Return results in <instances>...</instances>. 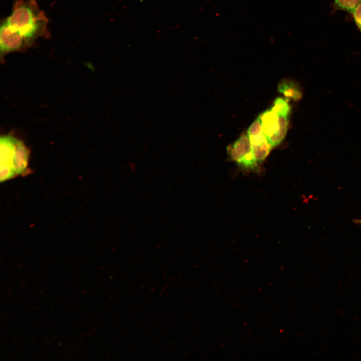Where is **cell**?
<instances>
[{
	"label": "cell",
	"mask_w": 361,
	"mask_h": 361,
	"mask_svg": "<svg viewBox=\"0 0 361 361\" xmlns=\"http://www.w3.org/2000/svg\"><path fill=\"white\" fill-rule=\"evenodd\" d=\"M5 20L32 45L38 39L49 36L48 19L37 0H16Z\"/></svg>",
	"instance_id": "6da1fadb"
},
{
	"label": "cell",
	"mask_w": 361,
	"mask_h": 361,
	"mask_svg": "<svg viewBox=\"0 0 361 361\" xmlns=\"http://www.w3.org/2000/svg\"><path fill=\"white\" fill-rule=\"evenodd\" d=\"M263 132L273 147L285 138L288 126L287 115L279 114L272 107L260 114Z\"/></svg>",
	"instance_id": "7a4b0ae2"
},
{
	"label": "cell",
	"mask_w": 361,
	"mask_h": 361,
	"mask_svg": "<svg viewBox=\"0 0 361 361\" xmlns=\"http://www.w3.org/2000/svg\"><path fill=\"white\" fill-rule=\"evenodd\" d=\"M228 150L230 157L238 164L246 168L257 169L258 162L247 133L240 136Z\"/></svg>",
	"instance_id": "3957f363"
},
{
	"label": "cell",
	"mask_w": 361,
	"mask_h": 361,
	"mask_svg": "<svg viewBox=\"0 0 361 361\" xmlns=\"http://www.w3.org/2000/svg\"><path fill=\"white\" fill-rule=\"evenodd\" d=\"M0 27L1 57L8 53L24 51L32 46L25 38L12 28L4 19Z\"/></svg>",
	"instance_id": "277c9868"
},
{
	"label": "cell",
	"mask_w": 361,
	"mask_h": 361,
	"mask_svg": "<svg viewBox=\"0 0 361 361\" xmlns=\"http://www.w3.org/2000/svg\"><path fill=\"white\" fill-rule=\"evenodd\" d=\"M247 134L257 162L264 161L273 147L263 132L260 115L250 125Z\"/></svg>",
	"instance_id": "5b68a950"
},
{
	"label": "cell",
	"mask_w": 361,
	"mask_h": 361,
	"mask_svg": "<svg viewBox=\"0 0 361 361\" xmlns=\"http://www.w3.org/2000/svg\"><path fill=\"white\" fill-rule=\"evenodd\" d=\"M17 140V138L11 136H4L1 138V182L17 175L14 164Z\"/></svg>",
	"instance_id": "8992f818"
},
{
	"label": "cell",
	"mask_w": 361,
	"mask_h": 361,
	"mask_svg": "<svg viewBox=\"0 0 361 361\" xmlns=\"http://www.w3.org/2000/svg\"><path fill=\"white\" fill-rule=\"evenodd\" d=\"M29 152L28 148L20 140L17 139L14 164L17 175L24 174L27 169Z\"/></svg>",
	"instance_id": "52a82bcc"
},
{
	"label": "cell",
	"mask_w": 361,
	"mask_h": 361,
	"mask_svg": "<svg viewBox=\"0 0 361 361\" xmlns=\"http://www.w3.org/2000/svg\"><path fill=\"white\" fill-rule=\"evenodd\" d=\"M278 91L285 97L294 100H299L302 96L300 87L291 80L282 81L278 86Z\"/></svg>",
	"instance_id": "ba28073f"
},
{
	"label": "cell",
	"mask_w": 361,
	"mask_h": 361,
	"mask_svg": "<svg viewBox=\"0 0 361 361\" xmlns=\"http://www.w3.org/2000/svg\"><path fill=\"white\" fill-rule=\"evenodd\" d=\"M361 0H334V11H342L351 14Z\"/></svg>",
	"instance_id": "9c48e42d"
},
{
	"label": "cell",
	"mask_w": 361,
	"mask_h": 361,
	"mask_svg": "<svg viewBox=\"0 0 361 361\" xmlns=\"http://www.w3.org/2000/svg\"><path fill=\"white\" fill-rule=\"evenodd\" d=\"M272 107L279 114L288 116L290 111V107L287 100L280 97L275 99Z\"/></svg>",
	"instance_id": "30bf717a"
},
{
	"label": "cell",
	"mask_w": 361,
	"mask_h": 361,
	"mask_svg": "<svg viewBox=\"0 0 361 361\" xmlns=\"http://www.w3.org/2000/svg\"><path fill=\"white\" fill-rule=\"evenodd\" d=\"M355 25L361 33V1L351 13Z\"/></svg>",
	"instance_id": "8fae6325"
}]
</instances>
